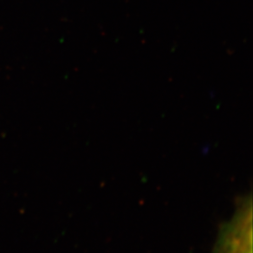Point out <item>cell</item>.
<instances>
[{
  "mask_svg": "<svg viewBox=\"0 0 253 253\" xmlns=\"http://www.w3.org/2000/svg\"><path fill=\"white\" fill-rule=\"evenodd\" d=\"M242 207L224 228L217 253H252V200Z\"/></svg>",
  "mask_w": 253,
  "mask_h": 253,
  "instance_id": "6da1fadb",
  "label": "cell"
}]
</instances>
